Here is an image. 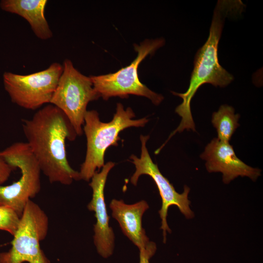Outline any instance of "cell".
Returning <instances> with one entry per match:
<instances>
[{
  "instance_id": "obj_5",
  "label": "cell",
  "mask_w": 263,
  "mask_h": 263,
  "mask_svg": "<svg viewBox=\"0 0 263 263\" xmlns=\"http://www.w3.org/2000/svg\"><path fill=\"white\" fill-rule=\"evenodd\" d=\"M165 43V39L160 38L147 39L139 45L134 44L137 55L130 65L115 73L91 76L93 86L100 97L106 100L111 97L126 98L129 94H133L146 97L155 105L160 104L164 99L163 96L152 91L141 82L138 68L148 55L154 53Z\"/></svg>"
},
{
  "instance_id": "obj_8",
  "label": "cell",
  "mask_w": 263,
  "mask_h": 263,
  "mask_svg": "<svg viewBox=\"0 0 263 263\" xmlns=\"http://www.w3.org/2000/svg\"><path fill=\"white\" fill-rule=\"evenodd\" d=\"M62 71L63 66L55 62L44 70L27 75L5 72L4 87L12 102L26 109L36 110L50 103Z\"/></svg>"
},
{
  "instance_id": "obj_16",
  "label": "cell",
  "mask_w": 263,
  "mask_h": 263,
  "mask_svg": "<svg viewBox=\"0 0 263 263\" xmlns=\"http://www.w3.org/2000/svg\"><path fill=\"white\" fill-rule=\"evenodd\" d=\"M139 250V263H150V259L154 255L156 250V245L150 241L144 247Z\"/></svg>"
},
{
  "instance_id": "obj_3",
  "label": "cell",
  "mask_w": 263,
  "mask_h": 263,
  "mask_svg": "<svg viewBox=\"0 0 263 263\" xmlns=\"http://www.w3.org/2000/svg\"><path fill=\"white\" fill-rule=\"evenodd\" d=\"M135 115L130 108L124 109L118 103L112 120L102 122L95 110L87 111L84 117L83 130L87 139V151L85 160L80 169V180L89 181L96 170L104 165V155L112 146H117L120 139L118 135L123 130L132 127H143L149 120L146 117L132 119Z\"/></svg>"
},
{
  "instance_id": "obj_7",
  "label": "cell",
  "mask_w": 263,
  "mask_h": 263,
  "mask_svg": "<svg viewBox=\"0 0 263 263\" xmlns=\"http://www.w3.org/2000/svg\"><path fill=\"white\" fill-rule=\"evenodd\" d=\"M49 219L36 203H27L8 251L0 253V263H50L40 247L48 233Z\"/></svg>"
},
{
  "instance_id": "obj_2",
  "label": "cell",
  "mask_w": 263,
  "mask_h": 263,
  "mask_svg": "<svg viewBox=\"0 0 263 263\" xmlns=\"http://www.w3.org/2000/svg\"><path fill=\"white\" fill-rule=\"evenodd\" d=\"M243 8L241 1L219 0L217 2L207 39L195 55L188 89L184 93L172 92L174 95L180 97L183 102L175 109V112L181 117V121L178 127L170 134L169 138L176 132H182L185 130L195 132L190 103L201 86L208 83L215 87L224 88L234 80L233 76L219 63L218 48L225 18L231 14L242 12Z\"/></svg>"
},
{
  "instance_id": "obj_4",
  "label": "cell",
  "mask_w": 263,
  "mask_h": 263,
  "mask_svg": "<svg viewBox=\"0 0 263 263\" xmlns=\"http://www.w3.org/2000/svg\"><path fill=\"white\" fill-rule=\"evenodd\" d=\"M0 157L21 172L17 181L0 185V206L11 208L20 217L28 202L40 190V167L26 142L13 143L0 151Z\"/></svg>"
},
{
  "instance_id": "obj_6",
  "label": "cell",
  "mask_w": 263,
  "mask_h": 263,
  "mask_svg": "<svg viewBox=\"0 0 263 263\" xmlns=\"http://www.w3.org/2000/svg\"><path fill=\"white\" fill-rule=\"evenodd\" d=\"M63 71L50 103L67 116L77 135L83 133V126L88 103L100 97L90 76L80 73L72 62L65 59Z\"/></svg>"
},
{
  "instance_id": "obj_15",
  "label": "cell",
  "mask_w": 263,
  "mask_h": 263,
  "mask_svg": "<svg viewBox=\"0 0 263 263\" xmlns=\"http://www.w3.org/2000/svg\"><path fill=\"white\" fill-rule=\"evenodd\" d=\"M20 217L10 207L0 206V230L14 236L19 227Z\"/></svg>"
},
{
  "instance_id": "obj_14",
  "label": "cell",
  "mask_w": 263,
  "mask_h": 263,
  "mask_svg": "<svg viewBox=\"0 0 263 263\" xmlns=\"http://www.w3.org/2000/svg\"><path fill=\"white\" fill-rule=\"evenodd\" d=\"M239 114L235 113L234 109L228 105H221L218 111L212 115L211 122L216 129L218 139L225 142H229L240 126Z\"/></svg>"
},
{
  "instance_id": "obj_11",
  "label": "cell",
  "mask_w": 263,
  "mask_h": 263,
  "mask_svg": "<svg viewBox=\"0 0 263 263\" xmlns=\"http://www.w3.org/2000/svg\"><path fill=\"white\" fill-rule=\"evenodd\" d=\"M200 157L206 161L209 172H220L223 181L228 184L238 176H247L255 181L261 175V170L245 164L236 155L229 142L213 138L205 148Z\"/></svg>"
},
{
  "instance_id": "obj_17",
  "label": "cell",
  "mask_w": 263,
  "mask_h": 263,
  "mask_svg": "<svg viewBox=\"0 0 263 263\" xmlns=\"http://www.w3.org/2000/svg\"><path fill=\"white\" fill-rule=\"evenodd\" d=\"M15 169L0 157V185L6 182L10 177L12 170Z\"/></svg>"
},
{
  "instance_id": "obj_1",
  "label": "cell",
  "mask_w": 263,
  "mask_h": 263,
  "mask_svg": "<svg viewBox=\"0 0 263 263\" xmlns=\"http://www.w3.org/2000/svg\"><path fill=\"white\" fill-rule=\"evenodd\" d=\"M26 142L37 159L41 171L51 183L69 185L80 180L79 173L67 160L66 141L77 135L65 114L49 104L30 119L22 120Z\"/></svg>"
},
{
  "instance_id": "obj_13",
  "label": "cell",
  "mask_w": 263,
  "mask_h": 263,
  "mask_svg": "<svg viewBox=\"0 0 263 263\" xmlns=\"http://www.w3.org/2000/svg\"><path fill=\"white\" fill-rule=\"evenodd\" d=\"M46 0H2L0 7L6 12L18 15L29 23L35 35L45 40L53 34L45 17Z\"/></svg>"
},
{
  "instance_id": "obj_12",
  "label": "cell",
  "mask_w": 263,
  "mask_h": 263,
  "mask_svg": "<svg viewBox=\"0 0 263 263\" xmlns=\"http://www.w3.org/2000/svg\"><path fill=\"white\" fill-rule=\"evenodd\" d=\"M110 207L112 216L119 223L123 233L138 249L145 246L149 243V239L142 225V216L149 208V205L145 201L128 205L123 200L113 199Z\"/></svg>"
},
{
  "instance_id": "obj_9",
  "label": "cell",
  "mask_w": 263,
  "mask_h": 263,
  "mask_svg": "<svg viewBox=\"0 0 263 263\" xmlns=\"http://www.w3.org/2000/svg\"><path fill=\"white\" fill-rule=\"evenodd\" d=\"M149 135L140 136L141 153L140 158L132 154L131 162L135 165V171L131 178V182L136 186L139 177L141 175H148L154 181L162 199V207L159 211L161 219V228L163 230V242L166 241L167 232H171L167 217L169 207L172 205L178 207L186 218H192L194 214L189 207L190 201L188 199L189 188L185 186L182 193H178L168 179L160 171L157 164L153 163L146 147Z\"/></svg>"
},
{
  "instance_id": "obj_10",
  "label": "cell",
  "mask_w": 263,
  "mask_h": 263,
  "mask_svg": "<svg viewBox=\"0 0 263 263\" xmlns=\"http://www.w3.org/2000/svg\"><path fill=\"white\" fill-rule=\"evenodd\" d=\"M114 166V163L112 162L104 164L99 172H96L94 174L89 184L93 194L87 207L89 210L94 212L96 220L94 225V243L98 254L104 258L113 254L114 245V235L113 228L109 225L110 217L104 198L107 178Z\"/></svg>"
}]
</instances>
